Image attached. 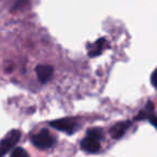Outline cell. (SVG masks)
<instances>
[{
	"label": "cell",
	"instance_id": "5",
	"mask_svg": "<svg viewBox=\"0 0 157 157\" xmlns=\"http://www.w3.org/2000/svg\"><path fill=\"white\" fill-rule=\"evenodd\" d=\"M36 72H37L38 80L41 83L45 84L50 81L54 73V69L52 66L48 65H39L36 67Z\"/></svg>",
	"mask_w": 157,
	"mask_h": 157
},
{
	"label": "cell",
	"instance_id": "7",
	"mask_svg": "<svg viewBox=\"0 0 157 157\" xmlns=\"http://www.w3.org/2000/svg\"><path fill=\"white\" fill-rule=\"evenodd\" d=\"M105 38H101V39L97 40L92 46H90V50L88 51V56L90 57H96L98 55H100L102 53L103 48H105Z\"/></svg>",
	"mask_w": 157,
	"mask_h": 157
},
{
	"label": "cell",
	"instance_id": "4",
	"mask_svg": "<svg viewBox=\"0 0 157 157\" xmlns=\"http://www.w3.org/2000/svg\"><path fill=\"white\" fill-rule=\"evenodd\" d=\"M50 125L53 128L57 130L63 131L69 135L74 133L78 127V124L73 120V118H60V120H55L50 123Z\"/></svg>",
	"mask_w": 157,
	"mask_h": 157
},
{
	"label": "cell",
	"instance_id": "2",
	"mask_svg": "<svg viewBox=\"0 0 157 157\" xmlns=\"http://www.w3.org/2000/svg\"><path fill=\"white\" fill-rule=\"evenodd\" d=\"M31 143L40 150H45V148H50L54 145L55 138L51 135L48 130L43 129L39 133H36L31 137Z\"/></svg>",
	"mask_w": 157,
	"mask_h": 157
},
{
	"label": "cell",
	"instance_id": "3",
	"mask_svg": "<svg viewBox=\"0 0 157 157\" xmlns=\"http://www.w3.org/2000/svg\"><path fill=\"white\" fill-rule=\"evenodd\" d=\"M21 139V132L16 129L11 130L0 142V156H3L9 152L11 148L16 145Z\"/></svg>",
	"mask_w": 157,
	"mask_h": 157
},
{
	"label": "cell",
	"instance_id": "1",
	"mask_svg": "<svg viewBox=\"0 0 157 157\" xmlns=\"http://www.w3.org/2000/svg\"><path fill=\"white\" fill-rule=\"evenodd\" d=\"M100 140H101V129L94 128L87 131L86 137L82 140L81 147L83 151L90 154L97 153L100 150Z\"/></svg>",
	"mask_w": 157,
	"mask_h": 157
},
{
	"label": "cell",
	"instance_id": "9",
	"mask_svg": "<svg viewBox=\"0 0 157 157\" xmlns=\"http://www.w3.org/2000/svg\"><path fill=\"white\" fill-rule=\"evenodd\" d=\"M151 82H152V85L155 88H157V68L154 70V72L151 75Z\"/></svg>",
	"mask_w": 157,
	"mask_h": 157
},
{
	"label": "cell",
	"instance_id": "8",
	"mask_svg": "<svg viewBox=\"0 0 157 157\" xmlns=\"http://www.w3.org/2000/svg\"><path fill=\"white\" fill-rule=\"evenodd\" d=\"M11 156L12 157H27L28 156V153L25 150H23L22 147H17V148H14V151L11 153Z\"/></svg>",
	"mask_w": 157,
	"mask_h": 157
},
{
	"label": "cell",
	"instance_id": "6",
	"mask_svg": "<svg viewBox=\"0 0 157 157\" xmlns=\"http://www.w3.org/2000/svg\"><path fill=\"white\" fill-rule=\"evenodd\" d=\"M130 122H121L115 124L111 129H110V135L113 139H120L125 135L127 129L130 127Z\"/></svg>",
	"mask_w": 157,
	"mask_h": 157
},
{
	"label": "cell",
	"instance_id": "10",
	"mask_svg": "<svg viewBox=\"0 0 157 157\" xmlns=\"http://www.w3.org/2000/svg\"><path fill=\"white\" fill-rule=\"evenodd\" d=\"M148 120H150L151 124H152L153 126L157 129V116H150V117H148Z\"/></svg>",
	"mask_w": 157,
	"mask_h": 157
}]
</instances>
